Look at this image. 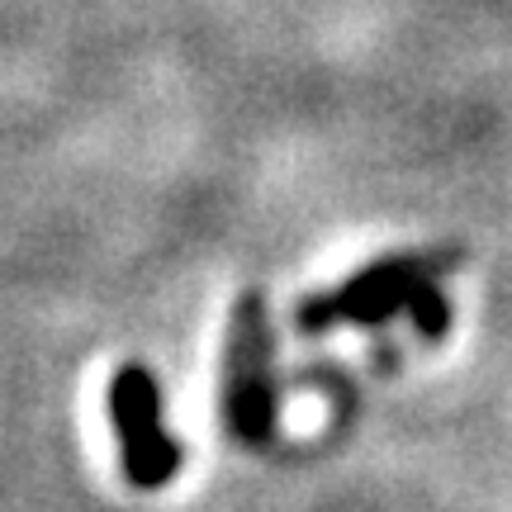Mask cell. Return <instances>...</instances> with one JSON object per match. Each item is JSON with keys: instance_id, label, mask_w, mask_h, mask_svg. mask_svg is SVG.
<instances>
[{"instance_id": "cell-1", "label": "cell", "mask_w": 512, "mask_h": 512, "mask_svg": "<svg viewBox=\"0 0 512 512\" xmlns=\"http://www.w3.org/2000/svg\"><path fill=\"white\" fill-rule=\"evenodd\" d=\"M451 271H460V247H432V252H399L370 261L342 285L299 299L294 328L299 332H332V328H380L389 318L408 313L422 299V290L441 285Z\"/></svg>"}, {"instance_id": "cell-3", "label": "cell", "mask_w": 512, "mask_h": 512, "mask_svg": "<svg viewBox=\"0 0 512 512\" xmlns=\"http://www.w3.org/2000/svg\"><path fill=\"white\" fill-rule=\"evenodd\" d=\"M110 427L119 437V475L138 494H157L181 475V441L162 427V389L157 375L138 361H128L110 375Z\"/></svg>"}, {"instance_id": "cell-2", "label": "cell", "mask_w": 512, "mask_h": 512, "mask_svg": "<svg viewBox=\"0 0 512 512\" xmlns=\"http://www.w3.org/2000/svg\"><path fill=\"white\" fill-rule=\"evenodd\" d=\"M275 408H280V380H275L271 304L266 294L247 290L238 294L223 337V432L247 451H261L275 437Z\"/></svg>"}, {"instance_id": "cell-4", "label": "cell", "mask_w": 512, "mask_h": 512, "mask_svg": "<svg viewBox=\"0 0 512 512\" xmlns=\"http://www.w3.org/2000/svg\"><path fill=\"white\" fill-rule=\"evenodd\" d=\"M408 318H413V328H418L427 342H441V337L451 332V304H446L441 285L422 290V299L413 304V309H408Z\"/></svg>"}]
</instances>
